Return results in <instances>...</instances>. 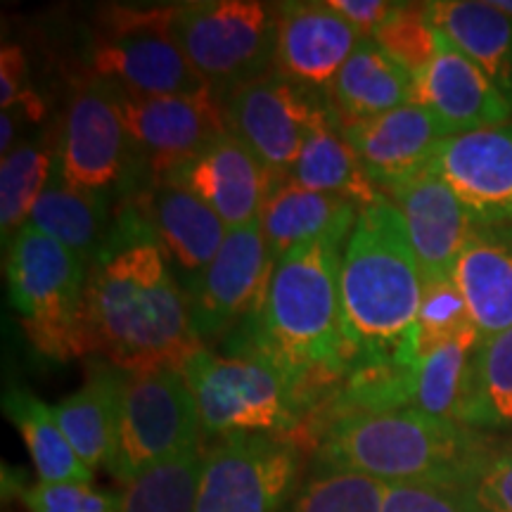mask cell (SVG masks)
<instances>
[{
	"label": "cell",
	"instance_id": "1",
	"mask_svg": "<svg viewBox=\"0 0 512 512\" xmlns=\"http://www.w3.org/2000/svg\"><path fill=\"white\" fill-rule=\"evenodd\" d=\"M86 354L105 356L126 375L183 370L207 349L192 328L188 299L140 211L112 223L88 266L83 294Z\"/></svg>",
	"mask_w": 512,
	"mask_h": 512
},
{
	"label": "cell",
	"instance_id": "2",
	"mask_svg": "<svg viewBox=\"0 0 512 512\" xmlns=\"http://www.w3.org/2000/svg\"><path fill=\"white\" fill-rule=\"evenodd\" d=\"M422 273L399 209L358 211L339 273L344 377L358 370L415 366Z\"/></svg>",
	"mask_w": 512,
	"mask_h": 512
},
{
	"label": "cell",
	"instance_id": "3",
	"mask_svg": "<svg viewBox=\"0 0 512 512\" xmlns=\"http://www.w3.org/2000/svg\"><path fill=\"white\" fill-rule=\"evenodd\" d=\"M354 226L342 223L275 261L266 302L240 342L238 354L271 361L311 408L344 382L339 273Z\"/></svg>",
	"mask_w": 512,
	"mask_h": 512
},
{
	"label": "cell",
	"instance_id": "4",
	"mask_svg": "<svg viewBox=\"0 0 512 512\" xmlns=\"http://www.w3.org/2000/svg\"><path fill=\"white\" fill-rule=\"evenodd\" d=\"M498 446L491 434L413 408L358 411L320 427L313 465L382 484L467 489Z\"/></svg>",
	"mask_w": 512,
	"mask_h": 512
},
{
	"label": "cell",
	"instance_id": "5",
	"mask_svg": "<svg viewBox=\"0 0 512 512\" xmlns=\"http://www.w3.org/2000/svg\"><path fill=\"white\" fill-rule=\"evenodd\" d=\"M183 375L195 396L204 437L271 434L294 439L313 413L306 396L256 354L216 356L202 349L185 363Z\"/></svg>",
	"mask_w": 512,
	"mask_h": 512
},
{
	"label": "cell",
	"instance_id": "6",
	"mask_svg": "<svg viewBox=\"0 0 512 512\" xmlns=\"http://www.w3.org/2000/svg\"><path fill=\"white\" fill-rule=\"evenodd\" d=\"M5 275L10 306L38 354L60 363L86 354L83 294L88 266L72 249L27 223L10 240Z\"/></svg>",
	"mask_w": 512,
	"mask_h": 512
},
{
	"label": "cell",
	"instance_id": "7",
	"mask_svg": "<svg viewBox=\"0 0 512 512\" xmlns=\"http://www.w3.org/2000/svg\"><path fill=\"white\" fill-rule=\"evenodd\" d=\"M171 36L216 95L275 67L278 5L256 0H192L174 8Z\"/></svg>",
	"mask_w": 512,
	"mask_h": 512
},
{
	"label": "cell",
	"instance_id": "8",
	"mask_svg": "<svg viewBox=\"0 0 512 512\" xmlns=\"http://www.w3.org/2000/svg\"><path fill=\"white\" fill-rule=\"evenodd\" d=\"M202 422L183 370L124 375L107 470L126 484L200 446Z\"/></svg>",
	"mask_w": 512,
	"mask_h": 512
},
{
	"label": "cell",
	"instance_id": "9",
	"mask_svg": "<svg viewBox=\"0 0 512 512\" xmlns=\"http://www.w3.org/2000/svg\"><path fill=\"white\" fill-rule=\"evenodd\" d=\"M174 8L107 10L88 55L93 79L133 95L207 91V81L192 69L171 36Z\"/></svg>",
	"mask_w": 512,
	"mask_h": 512
},
{
	"label": "cell",
	"instance_id": "10",
	"mask_svg": "<svg viewBox=\"0 0 512 512\" xmlns=\"http://www.w3.org/2000/svg\"><path fill=\"white\" fill-rule=\"evenodd\" d=\"M292 437L235 434L204 451L195 512H285L302 484Z\"/></svg>",
	"mask_w": 512,
	"mask_h": 512
},
{
	"label": "cell",
	"instance_id": "11",
	"mask_svg": "<svg viewBox=\"0 0 512 512\" xmlns=\"http://www.w3.org/2000/svg\"><path fill=\"white\" fill-rule=\"evenodd\" d=\"M221 105L230 136L259 159L275 185L290 178L313 128L332 112L313 98L311 88L278 72L233 88L221 95Z\"/></svg>",
	"mask_w": 512,
	"mask_h": 512
},
{
	"label": "cell",
	"instance_id": "12",
	"mask_svg": "<svg viewBox=\"0 0 512 512\" xmlns=\"http://www.w3.org/2000/svg\"><path fill=\"white\" fill-rule=\"evenodd\" d=\"M275 261L259 223L228 230L214 261L200 275L183 283L190 320L200 342L247 332L266 302Z\"/></svg>",
	"mask_w": 512,
	"mask_h": 512
},
{
	"label": "cell",
	"instance_id": "13",
	"mask_svg": "<svg viewBox=\"0 0 512 512\" xmlns=\"http://www.w3.org/2000/svg\"><path fill=\"white\" fill-rule=\"evenodd\" d=\"M55 152V174L69 188L110 195L131 178L138 152L112 83L91 79L76 88Z\"/></svg>",
	"mask_w": 512,
	"mask_h": 512
},
{
	"label": "cell",
	"instance_id": "14",
	"mask_svg": "<svg viewBox=\"0 0 512 512\" xmlns=\"http://www.w3.org/2000/svg\"><path fill=\"white\" fill-rule=\"evenodd\" d=\"M117 95L136 152L150 164L155 181L228 133L223 105L211 88L181 95H133L117 88Z\"/></svg>",
	"mask_w": 512,
	"mask_h": 512
},
{
	"label": "cell",
	"instance_id": "15",
	"mask_svg": "<svg viewBox=\"0 0 512 512\" xmlns=\"http://www.w3.org/2000/svg\"><path fill=\"white\" fill-rule=\"evenodd\" d=\"M162 178L192 192L228 230L256 226L275 188L259 159L230 133L211 140Z\"/></svg>",
	"mask_w": 512,
	"mask_h": 512
},
{
	"label": "cell",
	"instance_id": "16",
	"mask_svg": "<svg viewBox=\"0 0 512 512\" xmlns=\"http://www.w3.org/2000/svg\"><path fill=\"white\" fill-rule=\"evenodd\" d=\"M387 195L408 230L422 283L453 278L460 254L479 226L472 211L432 166L394 185Z\"/></svg>",
	"mask_w": 512,
	"mask_h": 512
},
{
	"label": "cell",
	"instance_id": "17",
	"mask_svg": "<svg viewBox=\"0 0 512 512\" xmlns=\"http://www.w3.org/2000/svg\"><path fill=\"white\" fill-rule=\"evenodd\" d=\"M430 166L477 223L512 226V124L446 136Z\"/></svg>",
	"mask_w": 512,
	"mask_h": 512
},
{
	"label": "cell",
	"instance_id": "18",
	"mask_svg": "<svg viewBox=\"0 0 512 512\" xmlns=\"http://www.w3.org/2000/svg\"><path fill=\"white\" fill-rule=\"evenodd\" d=\"M361 38L328 0L283 3L278 5L275 72L311 91L332 88Z\"/></svg>",
	"mask_w": 512,
	"mask_h": 512
},
{
	"label": "cell",
	"instance_id": "19",
	"mask_svg": "<svg viewBox=\"0 0 512 512\" xmlns=\"http://www.w3.org/2000/svg\"><path fill=\"white\" fill-rule=\"evenodd\" d=\"M342 133L370 181L382 192L425 171L448 136L437 117L418 102L356 124H342Z\"/></svg>",
	"mask_w": 512,
	"mask_h": 512
},
{
	"label": "cell",
	"instance_id": "20",
	"mask_svg": "<svg viewBox=\"0 0 512 512\" xmlns=\"http://www.w3.org/2000/svg\"><path fill=\"white\" fill-rule=\"evenodd\" d=\"M415 102L437 117L448 136L508 124L512 117L503 93L441 34L432 62L415 79Z\"/></svg>",
	"mask_w": 512,
	"mask_h": 512
},
{
	"label": "cell",
	"instance_id": "21",
	"mask_svg": "<svg viewBox=\"0 0 512 512\" xmlns=\"http://www.w3.org/2000/svg\"><path fill=\"white\" fill-rule=\"evenodd\" d=\"M140 214L150 223L169 264L185 273V283L214 261L228 238L226 223L207 204L166 178L152 181Z\"/></svg>",
	"mask_w": 512,
	"mask_h": 512
},
{
	"label": "cell",
	"instance_id": "22",
	"mask_svg": "<svg viewBox=\"0 0 512 512\" xmlns=\"http://www.w3.org/2000/svg\"><path fill=\"white\" fill-rule=\"evenodd\" d=\"M482 339L512 330V226L479 223L453 271Z\"/></svg>",
	"mask_w": 512,
	"mask_h": 512
},
{
	"label": "cell",
	"instance_id": "23",
	"mask_svg": "<svg viewBox=\"0 0 512 512\" xmlns=\"http://www.w3.org/2000/svg\"><path fill=\"white\" fill-rule=\"evenodd\" d=\"M427 15L512 105V17L484 0H437L427 3Z\"/></svg>",
	"mask_w": 512,
	"mask_h": 512
},
{
	"label": "cell",
	"instance_id": "24",
	"mask_svg": "<svg viewBox=\"0 0 512 512\" xmlns=\"http://www.w3.org/2000/svg\"><path fill=\"white\" fill-rule=\"evenodd\" d=\"M337 119L356 124L415 102V76L375 38H361L330 88Z\"/></svg>",
	"mask_w": 512,
	"mask_h": 512
},
{
	"label": "cell",
	"instance_id": "25",
	"mask_svg": "<svg viewBox=\"0 0 512 512\" xmlns=\"http://www.w3.org/2000/svg\"><path fill=\"white\" fill-rule=\"evenodd\" d=\"M337 121V112H330L313 128L302 157L287 181L302 185L306 190L344 197L358 209L387 202V195L370 181L363 164L358 162L354 147L344 138L342 124Z\"/></svg>",
	"mask_w": 512,
	"mask_h": 512
},
{
	"label": "cell",
	"instance_id": "26",
	"mask_svg": "<svg viewBox=\"0 0 512 512\" xmlns=\"http://www.w3.org/2000/svg\"><path fill=\"white\" fill-rule=\"evenodd\" d=\"M358 211L361 209L344 197L306 190L285 181L275 185L268 195L259 226L264 230L271 259L278 261L290 249L316 240L342 223H354Z\"/></svg>",
	"mask_w": 512,
	"mask_h": 512
},
{
	"label": "cell",
	"instance_id": "27",
	"mask_svg": "<svg viewBox=\"0 0 512 512\" xmlns=\"http://www.w3.org/2000/svg\"><path fill=\"white\" fill-rule=\"evenodd\" d=\"M124 375L117 368H98L79 392L53 403L64 437L93 472L110 463Z\"/></svg>",
	"mask_w": 512,
	"mask_h": 512
},
{
	"label": "cell",
	"instance_id": "28",
	"mask_svg": "<svg viewBox=\"0 0 512 512\" xmlns=\"http://www.w3.org/2000/svg\"><path fill=\"white\" fill-rule=\"evenodd\" d=\"M29 223L72 249L86 266L93 264L112 230L107 195L69 188L57 174L36 202Z\"/></svg>",
	"mask_w": 512,
	"mask_h": 512
},
{
	"label": "cell",
	"instance_id": "29",
	"mask_svg": "<svg viewBox=\"0 0 512 512\" xmlns=\"http://www.w3.org/2000/svg\"><path fill=\"white\" fill-rule=\"evenodd\" d=\"M3 408L27 446L38 482L93 484V470L81 463L74 446L64 437L53 406L24 389H10L3 396Z\"/></svg>",
	"mask_w": 512,
	"mask_h": 512
},
{
	"label": "cell",
	"instance_id": "30",
	"mask_svg": "<svg viewBox=\"0 0 512 512\" xmlns=\"http://www.w3.org/2000/svg\"><path fill=\"white\" fill-rule=\"evenodd\" d=\"M479 342L482 337L475 332L420 358L411 394L413 411L465 425L472 392V363Z\"/></svg>",
	"mask_w": 512,
	"mask_h": 512
},
{
	"label": "cell",
	"instance_id": "31",
	"mask_svg": "<svg viewBox=\"0 0 512 512\" xmlns=\"http://www.w3.org/2000/svg\"><path fill=\"white\" fill-rule=\"evenodd\" d=\"M57 152L43 140H19L0 159V228L8 242L29 223L36 202L53 181Z\"/></svg>",
	"mask_w": 512,
	"mask_h": 512
},
{
	"label": "cell",
	"instance_id": "32",
	"mask_svg": "<svg viewBox=\"0 0 512 512\" xmlns=\"http://www.w3.org/2000/svg\"><path fill=\"white\" fill-rule=\"evenodd\" d=\"M465 425L486 434H512V330L479 342Z\"/></svg>",
	"mask_w": 512,
	"mask_h": 512
},
{
	"label": "cell",
	"instance_id": "33",
	"mask_svg": "<svg viewBox=\"0 0 512 512\" xmlns=\"http://www.w3.org/2000/svg\"><path fill=\"white\" fill-rule=\"evenodd\" d=\"M202 465L197 446L150 467L119 491V512H195Z\"/></svg>",
	"mask_w": 512,
	"mask_h": 512
},
{
	"label": "cell",
	"instance_id": "34",
	"mask_svg": "<svg viewBox=\"0 0 512 512\" xmlns=\"http://www.w3.org/2000/svg\"><path fill=\"white\" fill-rule=\"evenodd\" d=\"M382 505L384 484L377 479L313 465L285 512H382Z\"/></svg>",
	"mask_w": 512,
	"mask_h": 512
},
{
	"label": "cell",
	"instance_id": "35",
	"mask_svg": "<svg viewBox=\"0 0 512 512\" xmlns=\"http://www.w3.org/2000/svg\"><path fill=\"white\" fill-rule=\"evenodd\" d=\"M475 332L477 328L472 323L470 309H467L456 280L446 278L422 283V302L418 313L420 358L467 335H475Z\"/></svg>",
	"mask_w": 512,
	"mask_h": 512
},
{
	"label": "cell",
	"instance_id": "36",
	"mask_svg": "<svg viewBox=\"0 0 512 512\" xmlns=\"http://www.w3.org/2000/svg\"><path fill=\"white\" fill-rule=\"evenodd\" d=\"M373 38L415 79L425 72L439 46V34L427 15V3H396L394 12Z\"/></svg>",
	"mask_w": 512,
	"mask_h": 512
},
{
	"label": "cell",
	"instance_id": "37",
	"mask_svg": "<svg viewBox=\"0 0 512 512\" xmlns=\"http://www.w3.org/2000/svg\"><path fill=\"white\" fill-rule=\"evenodd\" d=\"M29 512H119V494L83 482H38L24 491Z\"/></svg>",
	"mask_w": 512,
	"mask_h": 512
},
{
	"label": "cell",
	"instance_id": "38",
	"mask_svg": "<svg viewBox=\"0 0 512 512\" xmlns=\"http://www.w3.org/2000/svg\"><path fill=\"white\" fill-rule=\"evenodd\" d=\"M382 512H482L467 489L434 484H384Z\"/></svg>",
	"mask_w": 512,
	"mask_h": 512
},
{
	"label": "cell",
	"instance_id": "39",
	"mask_svg": "<svg viewBox=\"0 0 512 512\" xmlns=\"http://www.w3.org/2000/svg\"><path fill=\"white\" fill-rule=\"evenodd\" d=\"M467 494L482 512H512V444H503L484 460Z\"/></svg>",
	"mask_w": 512,
	"mask_h": 512
},
{
	"label": "cell",
	"instance_id": "40",
	"mask_svg": "<svg viewBox=\"0 0 512 512\" xmlns=\"http://www.w3.org/2000/svg\"><path fill=\"white\" fill-rule=\"evenodd\" d=\"M328 5L347 19L363 38H373L396 8V3H389V0H328Z\"/></svg>",
	"mask_w": 512,
	"mask_h": 512
},
{
	"label": "cell",
	"instance_id": "41",
	"mask_svg": "<svg viewBox=\"0 0 512 512\" xmlns=\"http://www.w3.org/2000/svg\"><path fill=\"white\" fill-rule=\"evenodd\" d=\"M29 91L27 55L19 46H3L0 50V105L3 110H12Z\"/></svg>",
	"mask_w": 512,
	"mask_h": 512
},
{
	"label": "cell",
	"instance_id": "42",
	"mask_svg": "<svg viewBox=\"0 0 512 512\" xmlns=\"http://www.w3.org/2000/svg\"><path fill=\"white\" fill-rule=\"evenodd\" d=\"M494 5L501 12H505V15L512 17V0H494Z\"/></svg>",
	"mask_w": 512,
	"mask_h": 512
}]
</instances>
